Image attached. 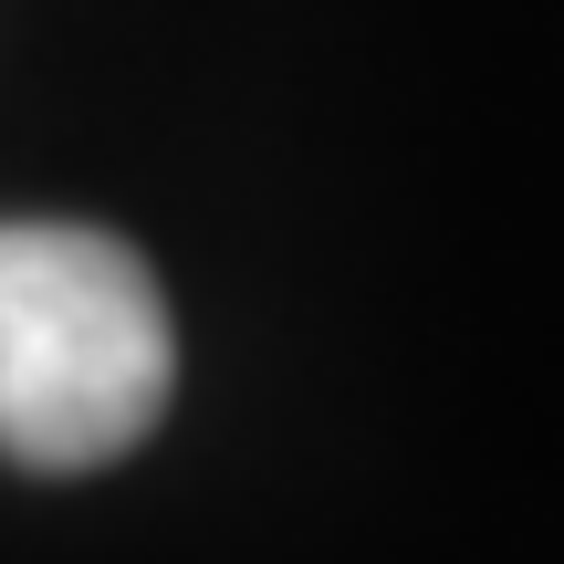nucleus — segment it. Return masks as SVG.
<instances>
[{"instance_id":"obj_1","label":"nucleus","mask_w":564,"mask_h":564,"mask_svg":"<svg viewBox=\"0 0 564 564\" xmlns=\"http://www.w3.org/2000/svg\"><path fill=\"white\" fill-rule=\"evenodd\" d=\"M178 335L147 251L95 220H0V460L105 470L167 419Z\"/></svg>"}]
</instances>
